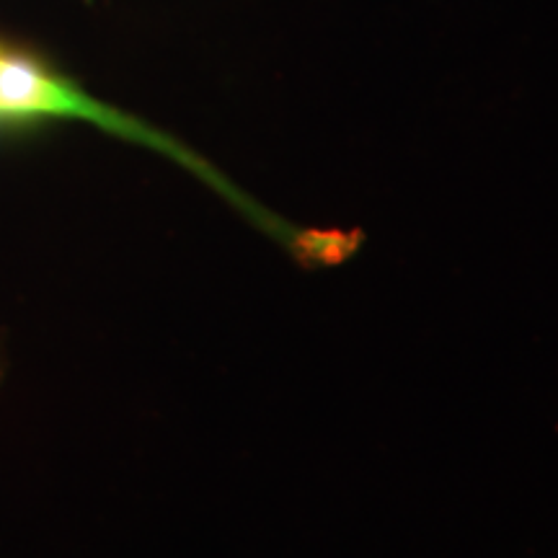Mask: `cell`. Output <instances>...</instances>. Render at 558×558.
I'll use <instances>...</instances> for the list:
<instances>
[{"label": "cell", "instance_id": "cell-1", "mask_svg": "<svg viewBox=\"0 0 558 558\" xmlns=\"http://www.w3.org/2000/svg\"><path fill=\"white\" fill-rule=\"evenodd\" d=\"M0 117H73V120H86L99 124L101 130L114 132V135L135 140V143L156 148L181 166L199 173L202 179L209 181L220 194H226L230 202H235L251 220L259 226L264 233H269L277 243H282L290 254H295L300 262L318 264L320 254H324L326 235L313 233V230H298L290 222L279 220L277 215L267 213V209L243 197L235 192L226 179L218 177L205 160H199L194 153H190L184 145L173 143L171 137L160 135V132L150 130L148 124L132 120V117L122 114V111L107 107V104L90 99L70 83L54 78L45 68L29 58H21L0 47Z\"/></svg>", "mask_w": 558, "mask_h": 558}]
</instances>
